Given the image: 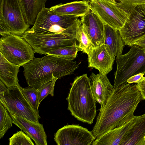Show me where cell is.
Listing matches in <instances>:
<instances>
[{
  "label": "cell",
  "instance_id": "1",
  "mask_svg": "<svg viewBox=\"0 0 145 145\" xmlns=\"http://www.w3.org/2000/svg\"><path fill=\"white\" fill-rule=\"evenodd\" d=\"M143 100L137 84H126L114 88L101 107L91 131L96 138L133 119L139 103Z\"/></svg>",
  "mask_w": 145,
  "mask_h": 145
},
{
  "label": "cell",
  "instance_id": "2",
  "mask_svg": "<svg viewBox=\"0 0 145 145\" xmlns=\"http://www.w3.org/2000/svg\"><path fill=\"white\" fill-rule=\"evenodd\" d=\"M24 75L29 86L39 88L54 77L71 74L79 67L76 61L53 55L36 58L22 66Z\"/></svg>",
  "mask_w": 145,
  "mask_h": 145
},
{
  "label": "cell",
  "instance_id": "3",
  "mask_svg": "<svg viewBox=\"0 0 145 145\" xmlns=\"http://www.w3.org/2000/svg\"><path fill=\"white\" fill-rule=\"evenodd\" d=\"M87 74L77 77L67 98V110L77 120L91 124L96 115V101Z\"/></svg>",
  "mask_w": 145,
  "mask_h": 145
},
{
  "label": "cell",
  "instance_id": "4",
  "mask_svg": "<svg viewBox=\"0 0 145 145\" xmlns=\"http://www.w3.org/2000/svg\"><path fill=\"white\" fill-rule=\"evenodd\" d=\"M80 21L78 19L65 33L41 34L27 31L21 36L31 46L35 53L46 55L53 50L76 44V32Z\"/></svg>",
  "mask_w": 145,
  "mask_h": 145
},
{
  "label": "cell",
  "instance_id": "5",
  "mask_svg": "<svg viewBox=\"0 0 145 145\" xmlns=\"http://www.w3.org/2000/svg\"><path fill=\"white\" fill-rule=\"evenodd\" d=\"M114 88L127 84L128 79L138 74H145V49L134 44L124 54L117 56Z\"/></svg>",
  "mask_w": 145,
  "mask_h": 145
},
{
  "label": "cell",
  "instance_id": "6",
  "mask_svg": "<svg viewBox=\"0 0 145 145\" xmlns=\"http://www.w3.org/2000/svg\"><path fill=\"white\" fill-rule=\"evenodd\" d=\"M78 18L56 14L44 7L38 15L33 27L27 31L37 34L65 33L68 31L67 28L73 25Z\"/></svg>",
  "mask_w": 145,
  "mask_h": 145
},
{
  "label": "cell",
  "instance_id": "7",
  "mask_svg": "<svg viewBox=\"0 0 145 145\" xmlns=\"http://www.w3.org/2000/svg\"><path fill=\"white\" fill-rule=\"evenodd\" d=\"M0 52L10 63L21 66L34 57L30 44L22 36L12 33L1 38Z\"/></svg>",
  "mask_w": 145,
  "mask_h": 145
},
{
  "label": "cell",
  "instance_id": "8",
  "mask_svg": "<svg viewBox=\"0 0 145 145\" xmlns=\"http://www.w3.org/2000/svg\"><path fill=\"white\" fill-rule=\"evenodd\" d=\"M0 102L10 116L16 115L27 120L39 122L40 118L37 112L28 103L17 86L7 88L0 93Z\"/></svg>",
  "mask_w": 145,
  "mask_h": 145
},
{
  "label": "cell",
  "instance_id": "9",
  "mask_svg": "<svg viewBox=\"0 0 145 145\" xmlns=\"http://www.w3.org/2000/svg\"><path fill=\"white\" fill-rule=\"evenodd\" d=\"M125 45L131 46L145 37V5H139L128 14L119 30Z\"/></svg>",
  "mask_w": 145,
  "mask_h": 145
},
{
  "label": "cell",
  "instance_id": "10",
  "mask_svg": "<svg viewBox=\"0 0 145 145\" xmlns=\"http://www.w3.org/2000/svg\"><path fill=\"white\" fill-rule=\"evenodd\" d=\"M89 3L90 9L103 22L115 30L123 26L128 15L115 0H90Z\"/></svg>",
  "mask_w": 145,
  "mask_h": 145
},
{
  "label": "cell",
  "instance_id": "11",
  "mask_svg": "<svg viewBox=\"0 0 145 145\" xmlns=\"http://www.w3.org/2000/svg\"><path fill=\"white\" fill-rule=\"evenodd\" d=\"M0 19L10 28L12 34L22 35L29 29L19 0H0Z\"/></svg>",
  "mask_w": 145,
  "mask_h": 145
},
{
  "label": "cell",
  "instance_id": "12",
  "mask_svg": "<svg viewBox=\"0 0 145 145\" xmlns=\"http://www.w3.org/2000/svg\"><path fill=\"white\" fill-rule=\"evenodd\" d=\"M96 137L91 131L79 125H67L55 133L54 140L58 145H90Z\"/></svg>",
  "mask_w": 145,
  "mask_h": 145
},
{
  "label": "cell",
  "instance_id": "13",
  "mask_svg": "<svg viewBox=\"0 0 145 145\" xmlns=\"http://www.w3.org/2000/svg\"><path fill=\"white\" fill-rule=\"evenodd\" d=\"M88 56V67L107 74L111 71L115 56L108 45L103 44L93 47Z\"/></svg>",
  "mask_w": 145,
  "mask_h": 145
},
{
  "label": "cell",
  "instance_id": "14",
  "mask_svg": "<svg viewBox=\"0 0 145 145\" xmlns=\"http://www.w3.org/2000/svg\"><path fill=\"white\" fill-rule=\"evenodd\" d=\"M82 24L93 44L94 47L104 44L105 24L91 9L81 17Z\"/></svg>",
  "mask_w": 145,
  "mask_h": 145
},
{
  "label": "cell",
  "instance_id": "15",
  "mask_svg": "<svg viewBox=\"0 0 145 145\" xmlns=\"http://www.w3.org/2000/svg\"><path fill=\"white\" fill-rule=\"evenodd\" d=\"M11 117L13 123L32 139L36 145L48 144L47 136L42 124L16 115Z\"/></svg>",
  "mask_w": 145,
  "mask_h": 145
},
{
  "label": "cell",
  "instance_id": "16",
  "mask_svg": "<svg viewBox=\"0 0 145 145\" xmlns=\"http://www.w3.org/2000/svg\"><path fill=\"white\" fill-rule=\"evenodd\" d=\"M92 80L91 88L94 98L101 107L105 103L114 88L107 77L106 74L92 72L90 76Z\"/></svg>",
  "mask_w": 145,
  "mask_h": 145
},
{
  "label": "cell",
  "instance_id": "17",
  "mask_svg": "<svg viewBox=\"0 0 145 145\" xmlns=\"http://www.w3.org/2000/svg\"><path fill=\"white\" fill-rule=\"evenodd\" d=\"M134 117L126 123L110 130L96 138L92 145H121L134 121Z\"/></svg>",
  "mask_w": 145,
  "mask_h": 145
},
{
  "label": "cell",
  "instance_id": "18",
  "mask_svg": "<svg viewBox=\"0 0 145 145\" xmlns=\"http://www.w3.org/2000/svg\"><path fill=\"white\" fill-rule=\"evenodd\" d=\"M145 114L135 116L121 145H145Z\"/></svg>",
  "mask_w": 145,
  "mask_h": 145
},
{
  "label": "cell",
  "instance_id": "19",
  "mask_svg": "<svg viewBox=\"0 0 145 145\" xmlns=\"http://www.w3.org/2000/svg\"><path fill=\"white\" fill-rule=\"evenodd\" d=\"M89 1L84 0L65 4L61 3L51 7L50 9L53 12L58 14L81 17L90 9Z\"/></svg>",
  "mask_w": 145,
  "mask_h": 145
},
{
  "label": "cell",
  "instance_id": "20",
  "mask_svg": "<svg viewBox=\"0 0 145 145\" xmlns=\"http://www.w3.org/2000/svg\"><path fill=\"white\" fill-rule=\"evenodd\" d=\"M20 67L10 63L0 52V80L7 88L17 86L19 81L18 74Z\"/></svg>",
  "mask_w": 145,
  "mask_h": 145
},
{
  "label": "cell",
  "instance_id": "21",
  "mask_svg": "<svg viewBox=\"0 0 145 145\" xmlns=\"http://www.w3.org/2000/svg\"><path fill=\"white\" fill-rule=\"evenodd\" d=\"M104 44L108 46L115 56L121 54L125 44L118 30H115L105 24Z\"/></svg>",
  "mask_w": 145,
  "mask_h": 145
},
{
  "label": "cell",
  "instance_id": "22",
  "mask_svg": "<svg viewBox=\"0 0 145 145\" xmlns=\"http://www.w3.org/2000/svg\"><path fill=\"white\" fill-rule=\"evenodd\" d=\"M19 0L26 22L33 25L38 15L45 7L47 0Z\"/></svg>",
  "mask_w": 145,
  "mask_h": 145
},
{
  "label": "cell",
  "instance_id": "23",
  "mask_svg": "<svg viewBox=\"0 0 145 145\" xmlns=\"http://www.w3.org/2000/svg\"><path fill=\"white\" fill-rule=\"evenodd\" d=\"M76 36L80 51L89 55L94 46L91 39L83 27L81 20L77 27Z\"/></svg>",
  "mask_w": 145,
  "mask_h": 145
},
{
  "label": "cell",
  "instance_id": "24",
  "mask_svg": "<svg viewBox=\"0 0 145 145\" xmlns=\"http://www.w3.org/2000/svg\"><path fill=\"white\" fill-rule=\"evenodd\" d=\"M17 86L29 104L39 113V89L29 86L24 88L21 86L18 83Z\"/></svg>",
  "mask_w": 145,
  "mask_h": 145
},
{
  "label": "cell",
  "instance_id": "25",
  "mask_svg": "<svg viewBox=\"0 0 145 145\" xmlns=\"http://www.w3.org/2000/svg\"><path fill=\"white\" fill-rule=\"evenodd\" d=\"M80 50L78 45L58 48L50 51L46 55H51L73 60L76 57L78 52Z\"/></svg>",
  "mask_w": 145,
  "mask_h": 145
},
{
  "label": "cell",
  "instance_id": "26",
  "mask_svg": "<svg viewBox=\"0 0 145 145\" xmlns=\"http://www.w3.org/2000/svg\"><path fill=\"white\" fill-rule=\"evenodd\" d=\"M7 110L0 102V138L4 136L8 130L12 126L13 120Z\"/></svg>",
  "mask_w": 145,
  "mask_h": 145
},
{
  "label": "cell",
  "instance_id": "27",
  "mask_svg": "<svg viewBox=\"0 0 145 145\" xmlns=\"http://www.w3.org/2000/svg\"><path fill=\"white\" fill-rule=\"evenodd\" d=\"M31 138L22 130L17 131L9 138V145H34Z\"/></svg>",
  "mask_w": 145,
  "mask_h": 145
},
{
  "label": "cell",
  "instance_id": "28",
  "mask_svg": "<svg viewBox=\"0 0 145 145\" xmlns=\"http://www.w3.org/2000/svg\"><path fill=\"white\" fill-rule=\"evenodd\" d=\"M58 79L54 77L51 81L47 82L38 89L39 91V104L49 94L54 96V89L55 83Z\"/></svg>",
  "mask_w": 145,
  "mask_h": 145
},
{
  "label": "cell",
  "instance_id": "29",
  "mask_svg": "<svg viewBox=\"0 0 145 145\" xmlns=\"http://www.w3.org/2000/svg\"><path fill=\"white\" fill-rule=\"evenodd\" d=\"M117 6L128 14L137 6L145 5V0H118Z\"/></svg>",
  "mask_w": 145,
  "mask_h": 145
},
{
  "label": "cell",
  "instance_id": "30",
  "mask_svg": "<svg viewBox=\"0 0 145 145\" xmlns=\"http://www.w3.org/2000/svg\"><path fill=\"white\" fill-rule=\"evenodd\" d=\"M11 33L10 28L2 20L0 19V34L2 37Z\"/></svg>",
  "mask_w": 145,
  "mask_h": 145
},
{
  "label": "cell",
  "instance_id": "31",
  "mask_svg": "<svg viewBox=\"0 0 145 145\" xmlns=\"http://www.w3.org/2000/svg\"><path fill=\"white\" fill-rule=\"evenodd\" d=\"M137 86L140 91L143 100H145V77L143 78L137 84Z\"/></svg>",
  "mask_w": 145,
  "mask_h": 145
},
{
  "label": "cell",
  "instance_id": "32",
  "mask_svg": "<svg viewBox=\"0 0 145 145\" xmlns=\"http://www.w3.org/2000/svg\"><path fill=\"white\" fill-rule=\"evenodd\" d=\"M144 74L143 73H140L131 76L128 79L127 82L129 84L137 83L143 78Z\"/></svg>",
  "mask_w": 145,
  "mask_h": 145
},
{
  "label": "cell",
  "instance_id": "33",
  "mask_svg": "<svg viewBox=\"0 0 145 145\" xmlns=\"http://www.w3.org/2000/svg\"><path fill=\"white\" fill-rule=\"evenodd\" d=\"M134 44L138 46L145 49V37L135 42Z\"/></svg>",
  "mask_w": 145,
  "mask_h": 145
},
{
  "label": "cell",
  "instance_id": "34",
  "mask_svg": "<svg viewBox=\"0 0 145 145\" xmlns=\"http://www.w3.org/2000/svg\"><path fill=\"white\" fill-rule=\"evenodd\" d=\"M5 84L0 80V93H2L7 89V88Z\"/></svg>",
  "mask_w": 145,
  "mask_h": 145
},
{
  "label": "cell",
  "instance_id": "35",
  "mask_svg": "<svg viewBox=\"0 0 145 145\" xmlns=\"http://www.w3.org/2000/svg\"><path fill=\"white\" fill-rule=\"evenodd\" d=\"M115 0L116 1H117L118 0Z\"/></svg>",
  "mask_w": 145,
  "mask_h": 145
},
{
  "label": "cell",
  "instance_id": "36",
  "mask_svg": "<svg viewBox=\"0 0 145 145\" xmlns=\"http://www.w3.org/2000/svg\"></svg>",
  "mask_w": 145,
  "mask_h": 145
}]
</instances>
